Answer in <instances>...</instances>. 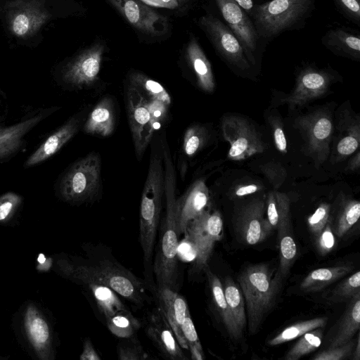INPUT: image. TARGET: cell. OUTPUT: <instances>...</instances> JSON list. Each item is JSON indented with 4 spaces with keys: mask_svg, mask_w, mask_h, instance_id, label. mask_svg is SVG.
Returning a JSON list of instances; mask_svg holds the SVG:
<instances>
[{
    "mask_svg": "<svg viewBox=\"0 0 360 360\" xmlns=\"http://www.w3.org/2000/svg\"><path fill=\"white\" fill-rule=\"evenodd\" d=\"M322 45L336 56L360 60V32L340 25L328 29L321 39Z\"/></svg>",
    "mask_w": 360,
    "mask_h": 360,
    "instance_id": "23",
    "label": "cell"
},
{
    "mask_svg": "<svg viewBox=\"0 0 360 360\" xmlns=\"http://www.w3.org/2000/svg\"><path fill=\"white\" fill-rule=\"evenodd\" d=\"M224 139L230 144L228 158L243 160L263 153L264 144L259 134L246 119L235 115H224L221 120Z\"/></svg>",
    "mask_w": 360,
    "mask_h": 360,
    "instance_id": "10",
    "label": "cell"
},
{
    "mask_svg": "<svg viewBox=\"0 0 360 360\" xmlns=\"http://www.w3.org/2000/svg\"><path fill=\"white\" fill-rule=\"evenodd\" d=\"M287 232L288 231L279 235L280 263L277 273L281 278L288 274L297 255L295 240Z\"/></svg>",
    "mask_w": 360,
    "mask_h": 360,
    "instance_id": "40",
    "label": "cell"
},
{
    "mask_svg": "<svg viewBox=\"0 0 360 360\" xmlns=\"http://www.w3.org/2000/svg\"><path fill=\"white\" fill-rule=\"evenodd\" d=\"M360 166V155L359 152L353 156L348 162L347 169L349 171L355 172L359 169Z\"/></svg>",
    "mask_w": 360,
    "mask_h": 360,
    "instance_id": "55",
    "label": "cell"
},
{
    "mask_svg": "<svg viewBox=\"0 0 360 360\" xmlns=\"http://www.w3.org/2000/svg\"><path fill=\"white\" fill-rule=\"evenodd\" d=\"M126 110L132 140L137 158L143 154V131L150 120V110L146 100L136 88L128 87L125 96Z\"/></svg>",
    "mask_w": 360,
    "mask_h": 360,
    "instance_id": "20",
    "label": "cell"
},
{
    "mask_svg": "<svg viewBox=\"0 0 360 360\" xmlns=\"http://www.w3.org/2000/svg\"><path fill=\"white\" fill-rule=\"evenodd\" d=\"M146 334L158 349L172 360L186 359L174 333L158 307L148 317Z\"/></svg>",
    "mask_w": 360,
    "mask_h": 360,
    "instance_id": "18",
    "label": "cell"
},
{
    "mask_svg": "<svg viewBox=\"0 0 360 360\" xmlns=\"http://www.w3.org/2000/svg\"><path fill=\"white\" fill-rule=\"evenodd\" d=\"M158 307L164 314L182 349H188L181 326L189 309L186 300L177 291L166 287H157Z\"/></svg>",
    "mask_w": 360,
    "mask_h": 360,
    "instance_id": "19",
    "label": "cell"
},
{
    "mask_svg": "<svg viewBox=\"0 0 360 360\" xmlns=\"http://www.w3.org/2000/svg\"><path fill=\"white\" fill-rule=\"evenodd\" d=\"M360 293L352 297L338 321L329 331L327 347H335L347 343L359 330Z\"/></svg>",
    "mask_w": 360,
    "mask_h": 360,
    "instance_id": "24",
    "label": "cell"
},
{
    "mask_svg": "<svg viewBox=\"0 0 360 360\" xmlns=\"http://www.w3.org/2000/svg\"><path fill=\"white\" fill-rule=\"evenodd\" d=\"M327 317H318L302 321L289 326L272 338L268 342L270 346H276L297 338L304 333L316 329L323 328L327 323Z\"/></svg>",
    "mask_w": 360,
    "mask_h": 360,
    "instance_id": "34",
    "label": "cell"
},
{
    "mask_svg": "<svg viewBox=\"0 0 360 360\" xmlns=\"http://www.w3.org/2000/svg\"><path fill=\"white\" fill-rule=\"evenodd\" d=\"M352 271V266L349 264L314 269L302 280L300 288L304 292L320 291L343 278Z\"/></svg>",
    "mask_w": 360,
    "mask_h": 360,
    "instance_id": "29",
    "label": "cell"
},
{
    "mask_svg": "<svg viewBox=\"0 0 360 360\" xmlns=\"http://www.w3.org/2000/svg\"><path fill=\"white\" fill-rule=\"evenodd\" d=\"M178 4H184L187 0H176Z\"/></svg>",
    "mask_w": 360,
    "mask_h": 360,
    "instance_id": "58",
    "label": "cell"
},
{
    "mask_svg": "<svg viewBox=\"0 0 360 360\" xmlns=\"http://www.w3.org/2000/svg\"><path fill=\"white\" fill-rule=\"evenodd\" d=\"M223 288L229 311L239 340L243 337L247 323L244 297L240 286L230 277L224 280Z\"/></svg>",
    "mask_w": 360,
    "mask_h": 360,
    "instance_id": "30",
    "label": "cell"
},
{
    "mask_svg": "<svg viewBox=\"0 0 360 360\" xmlns=\"http://www.w3.org/2000/svg\"><path fill=\"white\" fill-rule=\"evenodd\" d=\"M276 148L282 153H287V141L281 120L276 117H269Z\"/></svg>",
    "mask_w": 360,
    "mask_h": 360,
    "instance_id": "51",
    "label": "cell"
},
{
    "mask_svg": "<svg viewBox=\"0 0 360 360\" xmlns=\"http://www.w3.org/2000/svg\"><path fill=\"white\" fill-rule=\"evenodd\" d=\"M105 323L111 333L124 339L134 336L141 327L140 321L129 309L117 313L105 321Z\"/></svg>",
    "mask_w": 360,
    "mask_h": 360,
    "instance_id": "35",
    "label": "cell"
},
{
    "mask_svg": "<svg viewBox=\"0 0 360 360\" xmlns=\"http://www.w3.org/2000/svg\"><path fill=\"white\" fill-rule=\"evenodd\" d=\"M117 346V356L120 360H143L148 358V353L143 349L136 337L124 338Z\"/></svg>",
    "mask_w": 360,
    "mask_h": 360,
    "instance_id": "44",
    "label": "cell"
},
{
    "mask_svg": "<svg viewBox=\"0 0 360 360\" xmlns=\"http://www.w3.org/2000/svg\"><path fill=\"white\" fill-rule=\"evenodd\" d=\"M85 285L105 321L122 311L129 309L120 300V296L109 287L95 283Z\"/></svg>",
    "mask_w": 360,
    "mask_h": 360,
    "instance_id": "31",
    "label": "cell"
},
{
    "mask_svg": "<svg viewBox=\"0 0 360 360\" xmlns=\"http://www.w3.org/2000/svg\"><path fill=\"white\" fill-rule=\"evenodd\" d=\"M131 86L149 96V99L158 100L169 106L171 98L167 90L158 82L150 79L140 72H133L129 75Z\"/></svg>",
    "mask_w": 360,
    "mask_h": 360,
    "instance_id": "36",
    "label": "cell"
},
{
    "mask_svg": "<svg viewBox=\"0 0 360 360\" xmlns=\"http://www.w3.org/2000/svg\"><path fill=\"white\" fill-rule=\"evenodd\" d=\"M219 56L236 72L250 73L252 63L241 41L219 18L207 13L198 21Z\"/></svg>",
    "mask_w": 360,
    "mask_h": 360,
    "instance_id": "6",
    "label": "cell"
},
{
    "mask_svg": "<svg viewBox=\"0 0 360 360\" xmlns=\"http://www.w3.org/2000/svg\"><path fill=\"white\" fill-rule=\"evenodd\" d=\"M223 221L219 212L205 210L188 224L186 240L195 252L193 272H200L207 266L214 244L221 240Z\"/></svg>",
    "mask_w": 360,
    "mask_h": 360,
    "instance_id": "8",
    "label": "cell"
},
{
    "mask_svg": "<svg viewBox=\"0 0 360 360\" xmlns=\"http://www.w3.org/2000/svg\"><path fill=\"white\" fill-rule=\"evenodd\" d=\"M358 293H360L359 271L338 284L328 292L326 298L332 303H340L349 300Z\"/></svg>",
    "mask_w": 360,
    "mask_h": 360,
    "instance_id": "39",
    "label": "cell"
},
{
    "mask_svg": "<svg viewBox=\"0 0 360 360\" xmlns=\"http://www.w3.org/2000/svg\"><path fill=\"white\" fill-rule=\"evenodd\" d=\"M323 328H317L299 337L297 342L285 354V360H297L316 350L322 342Z\"/></svg>",
    "mask_w": 360,
    "mask_h": 360,
    "instance_id": "37",
    "label": "cell"
},
{
    "mask_svg": "<svg viewBox=\"0 0 360 360\" xmlns=\"http://www.w3.org/2000/svg\"><path fill=\"white\" fill-rule=\"evenodd\" d=\"M260 189L261 187L255 184L240 185L235 188L233 194L236 197H243L252 193H255Z\"/></svg>",
    "mask_w": 360,
    "mask_h": 360,
    "instance_id": "53",
    "label": "cell"
},
{
    "mask_svg": "<svg viewBox=\"0 0 360 360\" xmlns=\"http://www.w3.org/2000/svg\"><path fill=\"white\" fill-rule=\"evenodd\" d=\"M204 270L207 274L214 304L229 335L234 340H238L236 331L229 311L223 285L217 276L210 271L208 266Z\"/></svg>",
    "mask_w": 360,
    "mask_h": 360,
    "instance_id": "32",
    "label": "cell"
},
{
    "mask_svg": "<svg viewBox=\"0 0 360 360\" xmlns=\"http://www.w3.org/2000/svg\"><path fill=\"white\" fill-rule=\"evenodd\" d=\"M21 201V196L13 192H8L0 196V221L6 219Z\"/></svg>",
    "mask_w": 360,
    "mask_h": 360,
    "instance_id": "49",
    "label": "cell"
},
{
    "mask_svg": "<svg viewBox=\"0 0 360 360\" xmlns=\"http://www.w3.org/2000/svg\"><path fill=\"white\" fill-rule=\"evenodd\" d=\"M330 206L321 203L314 212L307 218L308 226L315 237L321 232L330 219Z\"/></svg>",
    "mask_w": 360,
    "mask_h": 360,
    "instance_id": "46",
    "label": "cell"
},
{
    "mask_svg": "<svg viewBox=\"0 0 360 360\" xmlns=\"http://www.w3.org/2000/svg\"><path fill=\"white\" fill-rule=\"evenodd\" d=\"M115 126V115L113 101L109 97H104L89 115L83 130L89 134L107 137L112 134Z\"/></svg>",
    "mask_w": 360,
    "mask_h": 360,
    "instance_id": "25",
    "label": "cell"
},
{
    "mask_svg": "<svg viewBox=\"0 0 360 360\" xmlns=\"http://www.w3.org/2000/svg\"><path fill=\"white\" fill-rule=\"evenodd\" d=\"M250 18L257 6L262 1L259 0H233Z\"/></svg>",
    "mask_w": 360,
    "mask_h": 360,
    "instance_id": "54",
    "label": "cell"
},
{
    "mask_svg": "<svg viewBox=\"0 0 360 360\" xmlns=\"http://www.w3.org/2000/svg\"><path fill=\"white\" fill-rule=\"evenodd\" d=\"M316 8V0H269L255 8L250 19L264 47L287 31L305 26Z\"/></svg>",
    "mask_w": 360,
    "mask_h": 360,
    "instance_id": "3",
    "label": "cell"
},
{
    "mask_svg": "<svg viewBox=\"0 0 360 360\" xmlns=\"http://www.w3.org/2000/svg\"><path fill=\"white\" fill-rule=\"evenodd\" d=\"M337 11L347 20L360 27V0H332Z\"/></svg>",
    "mask_w": 360,
    "mask_h": 360,
    "instance_id": "47",
    "label": "cell"
},
{
    "mask_svg": "<svg viewBox=\"0 0 360 360\" xmlns=\"http://www.w3.org/2000/svg\"><path fill=\"white\" fill-rule=\"evenodd\" d=\"M181 330L193 360H203L205 355L190 312L186 316Z\"/></svg>",
    "mask_w": 360,
    "mask_h": 360,
    "instance_id": "42",
    "label": "cell"
},
{
    "mask_svg": "<svg viewBox=\"0 0 360 360\" xmlns=\"http://www.w3.org/2000/svg\"><path fill=\"white\" fill-rule=\"evenodd\" d=\"M25 328L28 339L41 358H46L50 347V330L46 321L33 306L27 307Z\"/></svg>",
    "mask_w": 360,
    "mask_h": 360,
    "instance_id": "27",
    "label": "cell"
},
{
    "mask_svg": "<svg viewBox=\"0 0 360 360\" xmlns=\"http://www.w3.org/2000/svg\"><path fill=\"white\" fill-rule=\"evenodd\" d=\"M186 56L196 76L198 86L212 93L215 87L211 64L195 37H192L186 49Z\"/></svg>",
    "mask_w": 360,
    "mask_h": 360,
    "instance_id": "26",
    "label": "cell"
},
{
    "mask_svg": "<svg viewBox=\"0 0 360 360\" xmlns=\"http://www.w3.org/2000/svg\"><path fill=\"white\" fill-rule=\"evenodd\" d=\"M336 77V72L330 68L304 65L297 75L293 91L283 99V103L290 109L302 106L324 95Z\"/></svg>",
    "mask_w": 360,
    "mask_h": 360,
    "instance_id": "12",
    "label": "cell"
},
{
    "mask_svg": "<svg viewBox=\"0 0 360 360\" xmlns=\"http://www.w3.org/2000/svg\"><path fill=\"white\" fill-rule=\"evenodd\" d=\"M212 1L219 15L216 17L224 22L239 39L256 66L265 47L260 42L251 19L233 0Z\"/></svg>",
    "mask_w": 360,
    "mask_h": 360,
    "instance_id": "9",
    "label": "cell"
},
{
    "mask_svg": "<svg viewBox=\"0 0 360 360\" xmlns=\"http://www.w3.org/2000/svg\"><path fill=\"white\" fill-rule=\"evenodd\" d=\"M359 139L360 130L357 123L348 129L347 134L339 140L336 146L337 161H341L354 153L359 148Z\"/></svg>",
    "mask_w": 360,
    "mask_h": 360,
    "instance_id": "43",
    "label": "cell"
},
{
    "mask_svg": "<svg viewBox=\"0 0 360 360\" xmlns=\"http://www.w3.org/2000/svg\"><path fill=\"white\" fill-rule=\"evenodd\" d=\"M315 238L316 239V248L321 255L324 256L328 254L335 248L336 242L330 219Z\"/></svg>",
    "mask_w": 360,
    "mask_h": 360,
    "instance_id": "48",
    "label": "cell"
},
{
    "mask_svg": "<svg viewBox=\"0 0 360 360\" xmlns=\"http://www.w3.org/2000/svg\"><path fill=\"white\" fill-rule=\"evenodd\" d=\"M266 215L273 229L278 234L288 231L290 227V199L284 193L271 191L266 201Z\"/></svg>",
    "mask_w": 360,
    "mask_h": 360,
    "instance_id": "28",
    "label": "cell"
},
{
    "mask_svg": "<svg viewBox=\"0 0 360 360\" xmlns=\"http://www.w3.org/2000/svg\"><path fill=\"white\" fill-rule=\"evenodd\" d=\"M162 153L152 149L140 206L139 238L144 261L151 263L165 191Z\"/></svg>",
    "mask_w": 360,
    "mask_h": 360,
    "instance_id": "5",
    "label": "cell"
},
{
    "mask_svg": "<svg viewBox=\"0 0 360 360\" xmlns=\"http://www.w3.org/2000/svg\"><path fill=\"white\" fill-rule=\"evenodd\" d=\"M57 109H44L15 124L0 127V160L17 153L23 144L25 136Z\"/></svg>",
    "mask_w": 360,
    "mask_h": 360,
    "instance_id": "22",
    "label": "cell"
},
{
    "mask_svg": "<svg viewBox=\"0 0 360 360\" xmlns=\"http://www.w3.org/2000/svg\"><path fill=\"white\" fill-rule=\"evenodd\" d=\"M263 173L266 176L274 188H278L283 182L286 172L285 169L276 163H268L261 167Z\"/></svg>",
    "mask_w": 360,
    "mask_h": 360,
    "instance_id": "50",
    "label": "cell"
},
{
    "mask_svg": "<svg viewBox=\"0 0 360 360\" xmlns=\"http://www.w3.org/2000/svg\"><path fill=\"white\" fill-rule=\"evenodd\" d=\"M46 261V257L43 254H40L38 257V262L43 264Z\"/></svg>",
    "mask_w": 360,
    "mask_h": 360,
    "instance_id": "57",
    "label": "cell"
},
{
    "mask_svg": "<svg viewBox=\"0 0 360 360\" xmlns=\"http://www.w3.org/2000/svg\"><path fill=\"white\" fill-rule=\"evenodd\" d=\"M209 191L202 179L195 181L176 200V218L179 235L186 233L190 222L202 214L209 202Z\"/></svg>",
    "mask_w": 360,
    "mask_h": 360,
    "instance_id": "17",
    "label": "cell"
},
{
    "mask_svg": "<svg viewBox=\"0 0 360 360\" xmlns=\"http://www.w3.org/2000/svg\"><path fill=\"white\" fill-rule=\"evenodd\" d=\"M81 114L75 115L52 133L27 159L25 168L40 164L56 154L77 133L83 120Z\"/></svg>",
    "mask_w": 360,
    "mask_h": 360,
    "instance_id": "21",
    "label": "cell"
},
{
    "mask_svg": "<svg viewBox=\"0 0 360 360\" xmlns=\"http://www.w3.org/2000/svg\"><path fill=\"white\" fill-rule=\"evenodd\" d=\"M266 264L249 265L238 276L246 311L248 332L256 334L273 307L282 278Z\"/></svg>",
    "mask_w": 360,
    "mask_h": 360,
    "instance_id": "4",
    "label": "cell"
},
{
    "mask_svg": "<svg viewBox=\"0 0 360 360\" xmlns=\"http://www.w3.org/2000/svg\"><path fill=\"white\" fill-rule=\"evenodd\" d=\"M206 129L200 125H193L187 129L184 136L183 150L184 153L192 157L205 144L207 137Z\"/></svg>",
    "mask_w": 360,
    "mask_h": 360,
    "instance_id": "41",
    "label": "cell"
},
{
    "mask_svg": "<svg viewBox=\"0 0 360 360\" xmlns=\"http://www.w3.org/2000/svg\"><path fill=\"white\" fill-rule=\"evenodd\" d=\"M101 167L100 155L94 152L75 162L60 181L61 197L71 202L92 199L100 187Z\"/></svg>",
    "mask_w": 360,
    "mask_h": 360,
    "instance_id": "7",
    "label": "cell"
},
{
    "mask_svg": "<svg viewBox=\"0 0 360 360\" xmlns=\"http://www.w3.org/2000/svg\"><path fill=\"white\" fill-rule=\"evenodd\" d=\"M356 341L353 338L341 346L326 348L317 353L314 360H343L351 358Z\"/></svg>",
    "mask_w": 360,
    "mask_h": 360,
    "instance_id": "45",
    "label": "cell"
},
{
    "mask_svg": "<svg viewBox=\"0 0 360 360\" xmlns=\"http://www.w3.org/2000/svg\"><path fill=\"white\" fill-rule=\"evenodd\" d=\"M162 160L165 162V194L166 214L153 264L157 287H166L177 291L179 280V233L176 218V174L167 143H162Z\"/></svg>",
    "mask_w": 360,
    "mask_h": 360,
    "instance_id": "2",
    "label": "cell"
},
{
    "mask_svg": "<svg viewBox=\"0 0 360 360\" xmlns=\"http://www.w3.org/2000/svg\"><path fill=\"white\" fill-rule=\"evenodd\" d=\"M81 360H101V357L95 349L90 340L87 339L83 345V351L80 355Z\"/></svg>",
    "mask_w": 360,
    "mask_h": 360,
    "instance_id": "52",
    "label": "cell"
},
{
    "mask_svg": "<svg viewBox=\"0 0 360 360\" xmlns=\"http://www.w3.org/2000/svg\"><path fill=\"white\" fill-rule=\"evenodd\" d=\"M9 27L18 37L36 32L48 20L49 14L38 0H15L11 4Z\"/></svg>",
    "mask_w": 360,
    "mask_h": 360,
    "instance_id": "16",
    "label": "cell"
},
{
    "mask_svg": "<svg viewBox=\"0 0 360 360\" xmlns=\"http://www.w3.org/2000/svg\"><path fill=\"white\" fill-rule=\"evenodd\" d=\"M235 231L242 243L253 245L264 240L272 229L266 215V202L255 199L238 212Z\"/></svg>",
    "mask_w": 360,
    "mask_h": 360,
    "instance_id": "14",
    "label": "cell"
},
{
    "mask_svg": "<svg viewBox=\"0 0 360 360\" xmlns=\"http://www.w3.org/2000/svg\"><path fill=\"white\" fill-rule=\"evenodd\" d=\"M105 47L96 43L86 48L63 68L62 79L77 88L92 86L97 80Z\"/></svg>",
    "mask_w": 360,
    "mask_h": 360,
    "instance_id": "13",
    "label": "cell"
},
{
    "mask_svg": "<svg viewBox=\"0 0 360 360\" xmlns=\"http://www.w3.org/2000/svg\"><path fill=\"white\" fill-rule=\"evenodd\" d=\"M259 1H262V2H263V1H264V0H259Z\"/></svg>",
    "mask_w": 360,
    "mask_h": 360,
    "instance_id": "59",
    "label": "cell"
},
{
    "mask_svg": "<svg viewBox=\"0 0 360 360\" xmlns=\"http://www.w3.org/2000/svg\"><path fill=\"white\" fill-rule=\"evenodd\" d=\"M360 217V202L354 199L346 200L335 214L330 226L334 234L342 238L357 224Z\"/></svg>",
    "mask_w": 360,
    "mask_h": 360,
    "instance_id": "33",
    "label": "cell"
},
{
    "mask_svg": "<svg viewBox=\"0 0 360 360\" xmlns=\"http://www.w3.org/2000/svg\"><path fill=\"white\" fill-rule=\"evenodd\" d=\"M148 103L150 110V120L143 131L142 149L143 152L153 138L155 131L160 129L167 115L168 106L164 103L158 100L149 99Z\"/></svg>",
    "mask_w": 360,
    "mask_h": 360,
    "instance_id": "38",
    "label": "cell"
},
{
    "mask_svg": "<svg viewBox=\"0 0 360 360\" xmlns=\"http://www.w3.org/2000/svg\"><path fill=\"white\" fill-rule=\"evenodd\" d=\"M351 356V359L353 360L360 359V339L359 332L357 333L356 341Z\"/></svg>",
    "mask_w": 360,
    "mask_h": 360,
    "instance_id": "56",
    "label": "cell"
},
{
    "mask_svg": "<svg viewBox=\"0 0 360 360\" xmlns=\"http://www.w3.org/2000/svg\"><path fill=\"white\" fill-rule=\"evenodd\" d=\"M135 28L148 35L158 37L168 30L167 18L137 0H108Z\"/></svg>",
    "mask_w": 360,
    "mask_h": 360,
    "instance_id": "15",
    "label": "cell"
},
{
    "mask_svg": "<svg viewBox=\"0 0 360 360\" xmlns=\"http://www.w3.org/2000/svg\"><path fill=\"white\" fill-rule=\"evenodd\" d=\"M295 124L305 141L309 155L317 165H321L330 152L333 129L331 116L319 110L298 117Z\"/></svg>",
    "mask_w": 360,
    "mask_h": 360,
    "instance_id": "11",
    "label": "cell"
},
{
    "mask_svg": "<svg viewBox=\"0 0 360 360\" xmlns=\"http://www.w3.org/2000/svg\"><path fill=\"white\" fill-rule=\"evenodd\" d=\"M65 273L84 285H105L120 297L138 306L148 301L145 282L120 264L110 255L98 253V247H90L89 259L81 264H65Z\"/></svg>",
    "mask_w": 360,
    "mask_h": 360,
    "instance_id": "1",
    "label": "cell"
}]
</instances>
